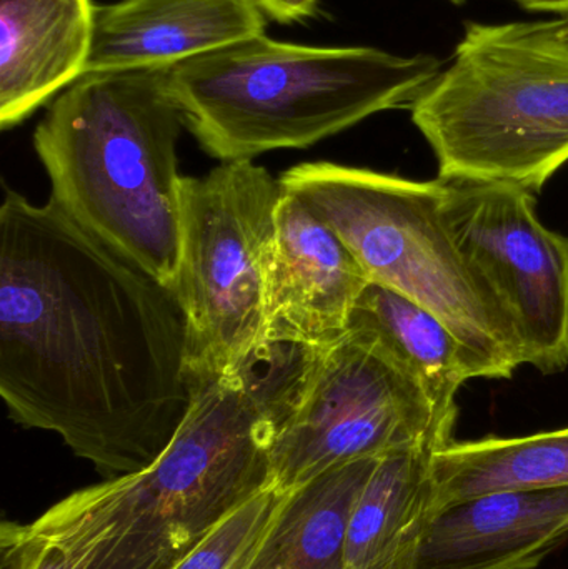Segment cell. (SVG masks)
Listing matches in <instances>:
<instances>
[{
    "instance_id": "cell-4",
    "label": "cell",
    "mask_w": 568,
    "mask_h": 569,
    "mask_svg": "<svg viewBox=\"0 0 568 569\" xmlns=\"http://www.w3.org/2000/svg\"><path fill=\"white\" fill-rule=\"evenodd\" d=\"M427 53L250 37L160 70L187 129L220 162L306 149L386 110L409 109L442 70Z\"/></svg>"
},
{
    "instance_id": "cell-13",
    "label": "cell",
    "mask_w": 568,
    "mask_h": 569,
    "mask_svg": "<svg viewBox=\"0 0 568 569\" xmlns=\"http://www.w3.org/2000/svg\"><path fill=\"white\" fill-rule=\"evenodd\" d=\"M92 0H0V127L12 129L86 76Z\"/></svg>"
},
{
    "instance_id": "cell-22",
    "label": "cell",
    "mask_w": 568,
    "mask_h": 569,
    "mask_svg": "<svg viewBox=\"0 0 568 569\" xmlns=\"http://www.w3.org/2000/svg\"><path fill=\"white\" fill-rule=\"evenodd\" d=\"M449 2L456 3V6H460V3L466 2V0H449Z\"/></svg>"
},
{
    "instance_id": "cell-3",
    "label": "cell",
    "mask_w": 568,
    "mask_h": 569,
    "mask_svg": "<svg viewBox=\"0 0 568 569\" xmlns=\"http://www.w3.org/2000/svg\"><path fill=\"white\" fill-rule=\"evenodd\" d=\"M160 70L86 73L49 103L33 149L77 226L172 288L180 259V133Z\"/></svg>"
},
{
    "instance_id": "cell-16",
    "label": "cell",
    "mask_w": 568,
    "mask_h": 569,
    "mask_svg": "<svg viewBox=\"0 0 568 569\" xmlns=\"http://www.w3.org/2000/svg\"><path fill=\"white\" fill-rule=\"evenodd\" d=\"M379 458L339 465L283 493L242 569H343L350 517Z\"/></svg>"
},
{
    "instance_id": "cell-10",
    "label": "cell",
    "mask_w": 568,
    "mask_h": 569,
    "mask_svg": "<svg viewBox=\"0 0 568 569\" xmlns=\"http://www.w3.org/2000/svg\"><path fill=\"white\" fill-rule=\"evenodd\" d=\"M369 283L366 270L332 227L283 189L277 210L266 348L323 347L339 340Z\"/></svg>"
},
{
    "instance_id": "cell-20",
    "label": "cell",
    "mask_w": 568,
    "mask_h": 569,
    "mask_svg": "<svg viewBox=\"0 0 568 569\" xmlns=\"http://www.w3.org/2000/svg\"><path fill=\"white\" fill-rule=\"evenodd\" d=\"M253 3L276 22L293 23L316 16L319 0H253Z\"/></svg>"
},
{
    "instance_id": "cell-18",
    "label": "cell",
    "mask_w": 568,
    "mask_h": 569,
    "mask_svg": "<svg viewBox=\"0 0 568 569\" xmlns=\"http://www.w3.org/2000/svg\"><path fill=\"white\" fill-rule=\"evenodd\" d=\"M283 493L269 487L237 508L173 569H242L276 517Z\"/></svg>"
},
{
    "instance_id": "cell-9",
    "label": "cell",
    "mask_w": 568,
    "mask_h": 569,
    "mask_svg": "<svg viewBox=\"0 0 568 569\" xmlns=\"http://www.w3.org/2000/svg\"><path fill=\"white\" fill-rule=\"evenodd\" d=\"M447 226L470 269L546 375L568 368V237L547 229L536 197L507 183L442 182Z\"/></svg>"
},
{
    "instance_id": "cell-6",
    "label": "cell",
    "mask_w": 568,
    "mask_h": 569,
    "mask_svg": "<svg viewBox=\"0 0 568 569\" xmlns=\"http://www.w3.org/2000/svg\"><path fill=\"white\" fill-rule=\"evenodd\" d=\"M383 284L444 321L477 378H510L524 365L516 333L460 252L442 210V183L306 162L280 177Z\"/></svg>"
},
{
    "instance_id": "cell-2",
    "label": "cell",
    "mask_w": 568,
    "mask_h": 569,
    "mask_svg": "<svg viewBox=\"0 0 568 569\" xmlns=\"http://www.w3.org/2000/svg\"><path fill=\"white\" fill-rule=\"evenodd\" d=\"M272 373L193 378L182 425L137 473L73 491L32 527L69 569H173L237 508L270 487Z\"/></svg>"
},
{
    "instance_id": "cell-11",
    "label": "cell",
    "mask_w": 568,
    "mask_h": 569,
    "mask_svg": "<svg viewBox=\"0 0 568 569\" xmlns=\"http://www.w3.org/2000/svg\"><path fill=\"white\" fill-rule=\"evenodd\" d=\"M263 33L253 0H119L96 7L86 73L169 69Z\"/></svg>"
},
{
    "instance_id": "cell-8",
    "label": "cell",
    "mask_w": 568,
    "mask_h": 569,
    "mask_svg": "<svg viewBox=\"0 0 568 569\" xmlns=\"http://www.w3.org/2000/svg\"><path fill=\"white\" fill-rule=\"evenodd\" d=\"M282 196L280 180L253 160L182 179L173 293L187 321L193 378L242 373L266 348Z\"/></svg>"
},
{
    "instance_id": "cell-12",
    "label": "cell",
    "mask_w": 568,
    "mask_h": 569,
    "mask_svg": "<svg viewBox=\"0 0 568 569\" xmlns=\"http://www.w3.org/2000/svg\"><path fill=\"white\" fill-rule=\"evenodd\" d=\"M568 541V487L499 491L442 508L419 569H536Z\"/></svg>"
},
{
    "instance_id": "cell-17",
    "label": "cell",
    "mask_w": 568,
    "mask_h": 569,
    "mask_svg": "<svg viewBox=\"0 0 568 569\" xmlns=\"http://www.w3.org/2000/svg\"><path fill=\"white\" fill-rule=\"evenodd\" d=\"M434 477L439 511L499 491L568 487V428L530 437L450 441L434 457Z\"/></svg>"
},
{
    "instance_id": "cell-21",
    "label": "cell",
    "mask_w": 568,
    "mask_h": 569,
    "mask_svg": "<svg viewBox=\"0 0 568 569\" xmlns=\"http://www.w3.org/2000/svg\"><path fill=\"white\" fill-rule=\"evenodd\" d=\"M517 6L529 12L557 13L560 17L568 16V0H514Z\"/></svg>"
},
{
    "instance_id": "cell-7",
    "label": "cell",
    "mask_w": 568,
    "mask_h": 569,
    "mask_svg": "<svg viewBox=\"0 0 568 569\" xmlns=\"http://www.w3.org/2000/svg\"><path fill=\"white\" fill-rule=\"evenodd\" d=\"M269 351L277 410L270 487L280 493L349 461L454 441V423L440 420L419 385L359 331L323 347Z\"/></svg>"
},
{
    "instance_id": "cell-1",
    "label": "cell",
    "mask_w": 568,
    "mask_h": 569,
    "mask_svg": "<svg viewBox=\"0 0 568 569\" xmlns=\"http://www.w3.org/2000/svg\"><path fill=\"white\" fill-rule=\"evenodd\" d=\"M0 395L23 428L56 433L106 480L169 447L193 398L172 288L52 200L0 207Z\"/></svg>"
},
{
    "instance_id": "cell-14",
    "label": "cell",
    "mask_w": 568,
    "mask_h": 569,
    "mask_svg": "<svg viewBox=\"0 0 568 569\" xmlns=\"http://www.w3.org/2000/svg\"><path fill=\"white\" fill-rule=\"evenodd\" d=\"M437 451L420 447L379 458L350 517L343 569H419L439 511Z\"/></svg>"
},
{
    "instance_id": "cell-5",
    "label": "cell",
    "mask_w": 568,
    "mask_h": 569,
    "mask_svg": "<svg viewBox=\"0 0 568 569\" xmlns=\"http://www.w3.org/2000/svg\"><path fill=\"white\" fill-rule=\"evenodd\" d=\"M409 110L437 180L539 193L568 162V16L466 22L449 66Z\"/></svg>"
},
{
    "instance_id": "cell-19",
    "label": "cell",
    "mask_w": 568,
    "mask_h": 569,
    "mask_svg": "<svg viewBox=\"0 0 568 569\" xmlns=\"http://www.w3.org/2000/svg\"><path fill=\"white\" fill-rule=\"evenodd\" d=\"M0 569H69L59 548L43 540L32 523L3 520L0 527Z\"/></svg>"
},
{
    "instance_id": "cell-15",
    "label": "cell",
    "mask_w": 568,
    "mask_h": 569,
    "mask_svg": "<svg viewBox=\"0 0 568 569\" xmlns=\"http://www.w3.org/2000/svg\"><path fill=\"white\" fill-rule=\"evenodd\" d=\"M349 330L376 341L426 395L440 420L456 425V395L477 378L459 338L427 308L383 284L360 295Z\"/></svg>"
}]
</instances>
